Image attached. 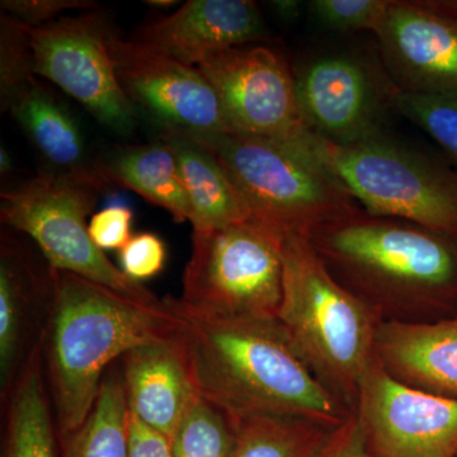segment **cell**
Masks as SVG:
<instances>
[{
  "label": "cell",
  "mask_w": 457,
  "mask_h": 457,
  "mask_svg": "<svg viewBox=\"0 0 457 457\" xmlns=\"http://www.w3.org/2000/svg\"><path fill=\"white\" fill-rule=\"evenodd\" d=\"M284 231L252 218L194 231L180 302L212 317L278 319L284 296Z\"/></svg>",
  "instance_id": "cell-7"
},
{
  "label": "cell",
  "mask_w": 457,
  "mask_h": 457,
  "mask_svg": "<svg viewBox=\"0 0 457 457\" xmlns=\"http://www.w3.org/2000/svg\"><path fill=\"white\" fill-rule=\"evenodd\" d=\"M393 107L426 131L457 170V92L420 95L395 89Z\"/></svg>",
  "instance_id": "cell-26"
},
{
  "label": "cell",
  "mask_w": 457,
  "mask_h": 457,
  "mask_svg": "<svg viewBox=\"0 0 457 457\" xmlns=\"http://www.w3.org/2000/svg\"><path fill=\"white\" fill-rule=\"evenodd\" d=\"M275 13L286 22H294L302 13L303 3L297 0H275L270 2Z\"/></svg>",
  "instance_id": "cell-34"
},
{
  "label": "cell",
  "mask_w": 457,
  "mask_h": 457,
  "mask_svg": "<svg viewBox=\"0 0 457 457\" xmlns=\"http://www.w3.org/2000/svg\"><path fill=\"white\" fill-rule=\"evenodd\" d=\"M126 457H174L171 442L129 411Z\"/></svg>",
  "instance_id": "cell-33"
},
{
  "label": "cell",
  "mask_w": 457,
  "mask_h": 457,
  "mask_svg": "<svg viewBox=\"0 0 457 457\" xmlns=\"http://www.w3.org/2000/svg\"><path fill=\"white\" fill-rule=\"evenodd\" d=\"M282 253L278 321L318 380L343 405L356 404L381 321L329 272L308 236L284 233Z\"/></svg>",
  "instance_id": "cell-3"
},
{
  "label": "cell",
  "mask_w": 457,
  "mask_h": 457,
  "mask_svg": "<svg viewBox=\"0 0 457 457\" xmlns=\"http://www.w3.org/2000/svg\"><path fill=\"white\" fill-rule=\"evenodd\" d=\"M42 345L33 353L7 400L3 457H56V425L45 384Z\"/></svg>",
  "instance_id": "cell-22"
},
{
  "label": "cell",
  "mask_w": 457,
  "mask_h": 457,
  "mask_svg": "<svg viewBox=\"0 0 457 457\" xmlns=\"http://www.w3.org/2000/svg\"><path fill=\"white\" fill-rule=\"evenodd\" d=\"M167 261V248L163 240L153 233L132 237L121 251L120 262L126 276L141 282L161 273Z\"/></svg>",
  "instance_id": "cell-29"
},
{
  "label": "cell",
  "mask_w": 457,
  "mask_h": 457,
  "mask_svg": "<svg viewBox=\"0 0 457 457\" xmlns=\"http://www.w3.org/2000/svg\"><path fill=\"white\" fill-rule=\"evenodd\" d=\"M354 407L375 457H457V399L396 380L375 356Z\"/></svg>",
  "instance_id": "cell-11"
},
{
  "label": "cell",
  "mask_w": 457,
  "mask_h": 457,
  "mask_svg": "<svg viewBox=\"0 0 457 457\" xmlns=\"http://www.w3.org/2000/svg\"><path fill=\"white\" fill-rule=\"evenodd\" d=\"M33 71L56 84L108 130L129 135L137 110L117 78L108 35L111 26L96 12L62 17L49 25L25 26Z\"/></svg>",
  "instance_id": "cell-9"
},
{
  "label": "cell",
  "mask_w": 457,
  "mask_h": 457,
  "mask_svg": "<svg viewBox=\"0 0 457 457\" xmlns=\"http://www.w3.org/2000/svg\"><path fill=\"white\" fill-rule=\"evenodd\" d=\"M196 68L215 89L233 134L284 140L311 134L297 104L295 74L270 47L213 51Z\"/></svg>",
  "instance_id": "cell-10"
},
{
  "label": "cell",
  "mask_w": 457,
  "mask_h": 457,
  "mask_svg": "<svg viewBox=\"0 0 457 457\" xmlns=\"http://www.w3.org/2000/svg\"><path fill=\"white\" fill-rule=\"evenodd\" d=\"M309 239L351 291L399 303L457 297V237L361 210L318 228Z\"/></svg>",
  "instance_id": "cell-4"
},
{
  "label": "cell",
  "mask_w": 457,
  "mask_h": 457,
  "mask_svg": "<svg viewBox=\"0 0 457 457\" xmlns=\"http://www.w3.org/2000/svg\"><path fill=\"white\" fill-rule=\"evenodd\" d=\"M145 3L147 5H150V7L156 8H168L177 4L176 0H147Z\"/></svg>",
  "instance_id": "cell-36"
},
{
  "label": "cell",
  "mask_w": 457,
  "mask_h": 457,
  "mask_svg": "<svg viewBox=\"0 0 457 457\" xmlns=\"http://www.w3.org/2000/svg\"><path fill=\"white\" fill-rule=\"evenodd\" d=\"M294 74L300 113L315 137L343 146L383 134L395 87L362 57L324 54Z\"/></svg>",
  "instance_id": "cell-13"
},
{
  "label": "cell",
  "mask_w": 457,
  "mask_h": 457,
  "mask_svg": "<svg viewBox=\"0 0 457 457\" xmlns=\"http://www.w3.org/2000/svg\"><path fill=\"white\" fill-rule=\"evenodd\" d=\"M0 31V97L5 110L9 102L35 80V71L29 36L22 23L3 14Z\"/></svg>",
  "instance_id": "cell-27"
},
{
  "label": "cell",
  "mask_w": 457,
  "mask_h": 457,
  "mask_svg": "<svg viewBox=\"0 0 457 457\" xmlns=\"http://www.w3.org/2000/svg\"><path fill=\"white\" fill-rule=\"evenodd\" d=\"M0 5L9 17L29 27L49 25L68 11H89L97 7L88 0H3Z\"/></svg>",
  "instance_id": "cell-30"
},
{
  "label": "cell",
  "mask_w": 457,
  "mask_h": 457,
  "mask_svg": "<svg viewBox=\"0 0 457 457\" xmlns=\"http://www.w3.org/2000/svg\"><path fill=\"white\" fill-rule=\"evenodd\" d=\"M129 405L121 370L113 363L83 426L62 441V457H126Z\"/></svg>",
  "instance_id": "cell-23"
},
{
  "label": "cell",
  "mask_w": 457,
  "mask_h": 457,
  "mask_svg": "<svg viewBox=\"0 0 457 457\" xmlns=\"http://www.w3.org/2000/svg\"><path fill=\"white\" fill-rule=\"evenodd\" d=\"M51 273L40 281L29 258L2 239L0 252V384L8 398L29 359L42 345L49 314Z\"/></svg>",
  "instance_id": "cell-16"
},
{
  "label": "cell",
  "mask_w": 457,
  "mask_h": 457,
  "mask_svg": "<svg viewBox=\"0 0 457 457\" xmlns=\"http://www.w3.org/2000/svg\"><path fill=\"white\" fill-rule=\"evenodd\" d=\"M99 191L90 183L44 171L3 192L0 218L31 237L51 270L73 273L132 302L164 308V300L117 269L93 242L87 218Z\"/></svg>",
  "instance_id": "cell-8"
},
{
  "label": "cell",
  "mask_w": 457,
  "mask_h": 457,
  "mask_svg": "<svg viewBox=\"0 0 457 457\" xmlns=\"http://www.w3.org/2000/svg\"><path fill=\"white\" fill-rule=\"evenodd\" d=\"M319 153L363 212L457 237V170L385 135Z\"/></svg>",
  "instance_id": "cell-6"
},
{
  "label": "cell",
  "mask_w": 457,
  "mask_h": 457,
  "mask_svg": "<svg viewBox=\"0 0 457 457\" xmlns=\"http://www.w3.org/2000/svg\"><path fill=\"white\" fill-rule=\"evenodd\" d=\"M96 167L106 186H120L137 192L170 212L176 221L191 220V203L179 163L163 141L114 150Z\"/></svg>",
  "instance_id": "cell-21"
},
{
  "label": "cell",
  "mask_w": 457,
  "mask_h": 457,
  "mask_svg": "<svg viewBox=\"0 0 457 457\" xmlns=\"http://www.w3.org/2000/svg\"><path fill=\"white\" fill-rule=\"evenodd\" d=\"M375 35L396 90L457 92V0H393Z\"/></svg>",
  "instance_id": "cell-14"
},
{
  "label": "cell",
  "mask_w": 457,
  "mask_h": 457,
  "mask_svg": "<svg viewBox=\"0 0 457 457\" xmlns=\"http://www.w3.org/2000/svg\"><path fill=\"white\" fill-rule=\"evenodd\" d=\"M131 224V210L121 204H113L92 216L89 234L102 251H121L132 237Z\"/></svg>",
  "instance_id": "cell-31"
},
{
  "label": "cell",
  "mask_w": 457,
  "mask_h": 457,
  "mask_svg": "<svg viewBox=\"0 0 457 457\" xmlns=\"http://www.w3.org/2000/svg\"><path fill=\"white\" fill-rule=\"evenodd\" d=\"M131 40L197 66L213 51L269 41L252 0H189L170 16L141 26Z\"/></svg>",
  "instance_id": "cell-15"
},
{
  "label": "cell",
  "mask_w": 457,
  "mask_h": 457,
  "mask_svg": "<svg viewBox=\"0 0 457 457\" xmlns=\"http://www.w3.org/2000/svg\"><path fill=\"white\" fill-rule=\"evenodd\" d=\"M16 121L51 167V173L106 187L90 163L79 125L71 113L36 79L9 102Z\"/></svg>",
  "instance_id": "cell-19"
},
{
  "label": "cell",
  "mask_w": 457,
  "mask_h": 457,
  "mask_svg": "<svg viewBox=\"0 0 457 457\" xmlns=\"http://www.w3.org/2000/svg\"><path fill=\"white\" fill-rule=\"evenodd\" d=\"M164 302L195 390L231 422L288 417L335 428L350 416L312 374L278 319L212 317L176 297Z\"/></svg>",
  "instance_id": "cell-1"
},
{
  "label": "cell",
  "mask_w": 457,
  "mask_h": 457,
  "mask_svg": "<svg viewBox=\"0 0 457 457\" xmlns=\"http://www.w3.org/2000/svg\"><path fill=\"white\" fill-rule=\"evenodd\" d=\"M234 438L228 414L197 394L170 442L174 457H230Z\"/></svg>",
  "instance_id": "cell-25"
},
{
  "label": "cell",
  "mask_w": 457,
  "mask_h": 457,
  "mask_svg": "<svg viewBox=\"0 0 457 457\" xmlns=\"http://www.w3.org/2000/svg\"><path fill=\"white\" fill-rule=\"evenodd\" d=\"M12 170V159L9 156L7 150L5 147L2 146L0 149V171L3 174L8 173L9 170Z\"/></svg>",
  "instance_id": "cell-35"
},
{
  "label": "cell",
  "mask_w": 457,
  "mask_h": 457,
  "mask_svg": "<svg viewBox=\"0 0 457 457\" xmlns=\"http://www.w3.org/2000/svg\"><path fill=\"white\" fill-rule=\"evenodd\" d=\"M50 273L42 361H46L57 437L62 442L89 417L116 360L173 335L174 320L165 302L164 308H152L73 273L51 269Z\"/></svg>",
  "instance_id": "cell-2"
},
{
  "label": "cell",
  "mask_w": 457,
  "mask_h": 457,
  "mask_svg": "<svg viewBox=\"0 0 457 457\" xmlns=\"http://www.w3.org/2000/svg\"><path fill=\"white\" fill-rule=\"evenodd\" d=\"M375 357L396 380L457 399V315L436 323L381 321Z\"/></svg>",
  "instance_id": "cell-17"
},
{
  "label": "cell",
  "mask_w": 457,
  "mask_h": 457,
  "mask_svg": "<svg viewBox=\"0 0 457 457\" xmlns=\"http://www.w3.org/2000/svg\"><path fill=\"white\" fill-rule=\"evenodd\" d=\"M195 140L216 155L253 218L284 233L309 237L318 228L361 212L319 153L312 132L293 140L233 132Z\"/></svg>",
  "instance_id": "cell-5"
},
{
  "label": "cell",
  "mask_w": 457,
  "mask_h": 457,
  "mask_svg": "<svg viewBox=\"0 0 457 457\" xmlns=\"http://www.w3.org/2000/svg\"><path fill=\"white\" fill-rule=\"evenodd\" d=\"M129 411L170 440L197 393L173 335L139 345L121 359Z\"/></svg>",
  "instance_id": "cell-18"
},
{
  "label": "cell",
  "mask_w": 457,
  "mask_h": 457,
  "mask_svg": "<svg viewBox=\"0 0 457 457\" xmlns=\"http://www.w3.org/2000/svg\"><path fill=\"white\" fill-rule=\"evenodd\" d=\"M392 0H312L311 16L319 26L335 32L378 31Z\"/></svg>",
  "instance_id": "cell-28"
},
{
  "label": "cell",
  "mask_w": 457,
  "mask_h": 457,
  "mask_svg": "<svg viewBox=\"0 0 457 457\" xmlns=\"http://www.w3.org/2000/svg\"><path fill=\"white\" fill-rule=\"evenodd\" d=\"M179 163L191 203L194 231L213 230L253 218L251 207L212 150L192 137L162 135Z\"/></svg>",
  "instance_id": "cell-20"
},
{
  "label": "cell",
  "mask_w": 457,
  "mask_h": 457,
  "mask_svg": "<svg viewBox=\"0 0 457 457\" xmlns=\"http://www.w3.org/2000/svg\"><path fill=\"white\" fill-rule=\"evenodd\" d=\"M315 457H375L366 445L357 417L350 414L335 427Z\"/></svg>",
  "instance_id": "cell-32"
},
{
  "label": "cell",
  "mask_w": 457,
  "mask_h": 457,
  "mask_svg": "<svg viewBox=\"0 0 457 457\" xmlns=\"http://www.w3.org/2000/svg\"><path fill=\"white\" fill-rule=\"evenodd\" d=\"M230 457H315L330 427L288 417H254L233 423Z\"/></svg>",
  "instance_id": "cell-24"
},
{
  "label": "cell",
  "mask_w": 457,
  "mask_h": 457,
  "mask_svg": "<svg viewBox=\"0 0 457 457\" xmlns=\"http://www.w3.org/2000/svg\"><path fill=\"white\" fill-rule=\"evenodd\" d=\"M108 49L123 92L165 134L204 139L230 132L215 89L196 66L125 40L112 29Z\"/></svg>",
  "instance_id": "cell-12"
}]
</instances>
